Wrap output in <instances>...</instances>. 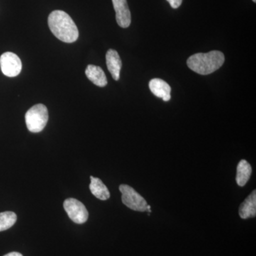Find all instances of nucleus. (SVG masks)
I'll list each match as a JSON object with an SVG mask.
<instances>
[{
    "label": "nucleus",
    "mask_w": 256,
    "mask_h": 256,
    "mask_svg": "<svg viewBox=\"0 0 256 256\" xmlns=\"http://www.w3.org/2000/svg\"><path fill=\"white\" fill-rule=\"evenodd\" d=\"M50 32L57 38L65 43H73L78 40L79 32L72 18L65 12L55 10L48 18Z\"/></svg>",
    "instance_id": "obj_1"
},
{
    "label": "nucleus",
    "mask_w": 256,
    "mask_h": 256,
    "mask_svg": "<svg viewBox=\"0 0 256 256\" xmlns=\"http://www.w3.org/2000/svg\"><path fill=\"white\" fill-rule=\"evenodd\" d=\"M225 60L224 54L220 50L208 53H198L191 56L188 60V68L200 75H208L222 66Z\"/></svg>",
    "instance_id": "obj_2"
},
{
    "label": "nucleus",
    "mask_w": 256,
    "mask_h": 256,
    "mask_svg": "<svg viewBox=\"0 0 256 256\" xmlns=\"http://www.w3.org/2000/svg\"><path fill=\"white\" fill-rule=\"evenodd\" d=\"M48 120V109L43 104L34 106L25 114L26 127L32 132H41L46 127Z\"/></svg>",
    "instance_id": "obj_3"
},
{
    "label": "nucleus",
    "mask_w": 256,
    "mask_h": 256,
    "mask_svg": "<svg viewBox=\"0 0 256 256\" xmlns=\"http://www.w3.org/2000/svg\"><path fill=\"white\" fill-rule=\"evenodd\" d=\"M122 194V202L128 208L136 212H144L148 210V203L139 193L127 184L120 186Z\"/></svg>",
    "instance_id": "obj_4"
},
{
    "label": "nucleus",
    "mask_w": 256,
    "mask_h": 256,
    "mask_svg": "<svg viewBox=\"0 0 256 256\" xmlns=\"http://www.w3.org/2000/svg\"><path fill=\"white\" fill-rule=\"evenodd\" d=\"M64 208L74 223L82 224L87 222L88 212L84 204L76 198H69L64 202Z\"/></svg>",
    "instance_id": "obj_5"
},
{
    "label": "nucleus",
    "mask_w": 256,
    "mask_h": 256,
    "mask_svg": "<svg viewBox=\"0 0 256 256\" xmlns=\"http://www.w3.org/2000/svg\"><path fill=\"white\" fill-rule=\"evenodd\" d=\"M0 67L6 76L15 77L21 72L22 64L18 55L6 52L0 56Z\"/></svg>",
    "instance_id": "obj_6"
},
{
    "label": "nucleus",
    "mask_w": 256,
    "mask_h": 256,
    "mask_svg": "<svg viewBox=\"0 0 256 256\" xmlns=\"http://www.w3.org/2000/svg\"><path fill=\"white\" fill-rule=\"evenodd\" d=\"M116 11V21L120 28H129L131 24V13L127 0H112Z\"/></svg>",
    "instance_id": "obj_7"
},
{
    "label": "nucleus",
    "mask_w": 256,
    "mask_h": 256,
    "mask_svg": "<svg viewBox=\"0 0 256 256\" xmlns=\"http://www.w3.org/2000/svg\"><path fill=\"white\" fill-rule=\"evenodd\" d=\"M106 64L108 69L114 80H118L122 68V60L117 50H109L106 54Z\"/></svg>",
    "instance_id": "obj_8"
},
{
    "label": "nucleus",
    "mask_w": 256,
    "mask_h": 256,
    "mask_svg": "<svg viewBox=\"0 0 256 256\" xmlns=\"http://www.w3.org/2000/svg\"><path fill=\"white\" fill-rule=\"evenodd\" d=\"M151 92L156 97L164 101H169L171 98V87L168 82L160 78L152 79L149 84Z\"/></svg>",
    "instance_id": "obj_9"
},
{
    "label": "nucleus",
    "mask_w": 256,
    "mask_h": 256,
    "mask_svg": "<svg viewBox=\"0 0 256 256\" xmlns=\"http://www.w3.org/2000/svg\"><path fill=\"white\" fill-rule=\"evenodd\" d=\"M239 215L242 220L254 218L256 215V191L254 190L242 202L239 208Z\"/></svg>",
    "instance_id": "obj_10"
},
{
    "label": "nucleus",
    "mask_w": 256,
    "mask_h": 256,
    "mask_svg": "<svg viewBox=\"0 0 256 256\" xmlns=\"http://www.w3.org/2000/svg\"><path fill=\"white\" fill-rule=\"evenodd\" d=\"M86 76L97 86L105 87L108 84L107 78L104 70L97 66H88L86 70Z\"/></svg>",
    "instance_id": "obj_11"
},
{
    "label": "nucleus",
    "mask_w": 256,
    "mask_h": 256,
    "mask_svg": "<svg viewBox=\"0 0 256 256\" xmlns=\"http://www.w3.org/2000/svg\"><path fill=\"white\" fill-rule=\"evenodd\" d=\"M90 180H92V182H90L89 188H90V192H92V194L96 198L102 200V201L108 200L110 196V192L100 178H94L92 176H90Z\"/></svg>",
    "instance_id": "obj_12"
},
{
    "label": "nucleus",
    "mask_w": 256,
    "mask_h": 256,
    "mask_svg": "<svg viewBox=\"0 0 256 256\" xmlns=\"http://www.w3.org/2000/svg\"><path fill=\"white\" fill-rule=\"evenodd\" d=\"M252 174V168L245 160H240L237 166L236 182L238 186H244L246 184Z\"/></svg>",
    "instance_id": "obj_13"
},
{
    "label": "nucleus",
    "mask_w": 256,
    "mask_h": 256,
    "mask_svg": "<svg viewBox=\"0 0 256 256\" xmlns=\"http://www.w3.org/2000/svg\"><path fill=\"white\" fill-rule=\"evenodd\" d=\"M18 216L12 212H4L0 213V232L11 228L16 223Z\"/></svg>",
    "instance_id": "obj_14"
},
{
    "label": "nucleus",
    "mask_w": 256,
    "mask_h": 256,
    "mask_svg": "<svg viewBox=\"0 0 256 256\" xmlns=\"http://www.w3.org/2000/svg\"><path fill=\"white\" fill-rule=\"evenodd\" d=\"M173 9H178L181 6L182 0H166Z\"/></svg>",
    "instance_id": "obj_15"
},
{
    "label": "nucleus",
    "mask_w": 256,
    "mask_h": 256,
    "mask_svg": "<svg viewBox=\"0 0 256 256\" xmlns=\"http://www.w3.org/2000/svg\"><path fill=\"white\" fill-rule=\"evenodd\" d=\"M4 256H23L21 254L18 252H10V254H6Z\"/></svg>",
    "instance_id": "obj_16"
},
{
    "label": "nucleus",
    "mask_w": 256,
    "mask_h": 256,
    "mask_svg": "<svg viewBox=\"0 0 256 256\" xmlns=\"http://www.w3.org/2000/svg\"><path fill=\"white\" fill-rule=\"evenodd\" d=\"M252 1H254V2H256V0H252Z\"/></svg>",
    "instance_id": "obj_17"
}]
</instances>
